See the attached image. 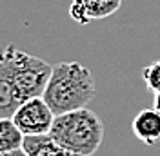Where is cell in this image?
Segmentation results:
<instances>
[{
  "label": "cell",
  "instance_id": "cell-8",
  "mask_svg": "<svg viewBox=\"0 0 160 156\" xmlns=\"http://www.w3.org/2000/svg\"><path fill=\"white\" fill-rule=\"evenodd\" d=\"M22 104L24 98L20 96L18 89L6 75V71L0 67V118H11Z\"/></svg>",
  "mask_w": 160,
  "mask_h": 156
},
{
  "label": "cell",
  "instance_id": "cell-2",
  "mask_svg": "<svg viewBox=\"0 0 160 156\" xmlns=\"http://www.w3.org/2000/svg\"><path fill=\"white\" fill-rule=\"evenodd\" d=\"M49 134L60 145L84 156H93L102 145L104 124L100 116L88 107H80L55 116Z\"/></svg>",
  "mask_w": 160,
  "mask_h": 156
},
{
  "label": "cell",
  "instance_id": "cell-3",
  "mask_svg": "<svg viewBox=\"0 0 160 156\" xmlns=\"http://www.w3.org/2000/svg\"><path fill=\"white\" fill-rule=\"evenodd\" d=\"M0 67L11 78L24 102L44 95L53 71V66L46 60L20 51L13 44L0 47Z\"/></svg>",
  "mask_w": 160,
  "mask_h": 156
},
{
  "label": "cell",
  "instance_id": "cell-11",
  "mask_svg": "<svg viewBox=\"0 0 160 156\" xmlns=\"http://www.w3.org/2000/svg\"><path fill=\"white\" fill-rule=\"evenodd\" d=\"M0 156H29V154L26 153V149H24V147H20V149L9 151V153H0Z\"/></svg>",
  "mask_w": 160,
  "mask_h": 156
},
{
  "label": "cell",
  "instance_id": "cell-6",
  "mask_svg": "<svg viewBox=\"0 0 160 156\" xmlns=\"http://www.w3.org/2000/svg\"><path fill=\"white\" fill-rule=\"evenodd\" d=\"M133 134L146 145H155L160 140V111L157 107L142 109L131 124Z\"/></svg>",
  "mask_w": 160,
  "mask_h": 156
},
{
  "label": "cell",
  "instance_id": "cell-5",
  "mask_svg": "<svg viewBox=\"0 0 160 156\" xmlns=\"http://www.w3.org/2000/svg\"><path fill=\"white\" fill-rule=\"evenodd\" d=\"M122 6V0H73L69 17L77 24L86 26L91 20H102L115 15Z\"/></svg>",
  "mask_w": 160,
  "mask_h": 156
},
{
  "label": "cell",
  "instance_id": "cell-12",
  "mask_svg": "<svg viewBox=\"0 0 160 156\" xmlns=\"http://www.w3.org/2000/svg\"><path fill=\"white\" fill-rule=\"evenodd\" d=\"M153 107H157L160 111V93H155V98H153Z\"/></svg>",
  "mask_w": 160,
  "mask_h": 156
},
{
  "label": "cell",
  "instance_id": "cell-10",
  "mask_svg": "<svg viewBox=\"0 0 160 156\" xmlns=\"http://www.w3.org/2000/svg\"><path fill=\"white\" fill-rule=\"evenodd\" d=\"M142 78L146 82V87L153 93H160V60L146 66L142 71Z\"/></svg>",
  "mask_w": 160,
  "mask_h": 156
},
{
  "label": "cell",
  "instance_id": "cell-9",
  "mask_svg": "<svg viewBox=\"0 0 160 156\" xmlns=\"http://www.w3.org/2000/svg\"><path fill=\"white\" fill-rule=\"evenodd\" d=\"M26 134L13 122V118H0V153H9L24 147Z\"/></svg>",
  "mask_w": 160,
  "mask_h": 156
},
{
  "label": "cell",
  "instance_id": "cell-4",
  "mask_svg": "<svg viewBox=\"0 0 160 156\" xmlns=\"http://www.w3.org/2000/svg\"><path fill=\"white\" fill-rule=\"evenodd\" d=\"M55 116L57 115L44 100V96H35L26 100L11 118L26 136H37L49 133Z\"/></svg>",
  "mask_w": 160,
  "mask_h": 156
},
{
  "label": "cell",
  "instance_id": "cell-7",
  "mask_svg": "<svg viewBox=\"0 0 160 156\" xmlns=\"http://www.w3.org/2000/svg\"><path fill=\"white\" fill-rule=\"evenodd\" d=\"M24 149L29 156H84L68 149V147L60 145L49 133L37 134V136H26Z\"/></svg>",
  "mask_w": 160,
  "mask_h": 156
},
{
  "label": "cell",
  "instance_id": "cell-1",
  "mask_svg": "<svg viewBox=\"0 0 160 156\" xmlns=\"http://www.w3.org/2000/svg\"><path fill=\"white\" fill-rule=\"evenodd\" d=\"M42 96L55 115L88 107V104L97 96L95 76L91 69L80 62H60L53 66Z\"/></svg>",
  "mask_w": 160,
  "mask_h": 156
}]
</instances>
